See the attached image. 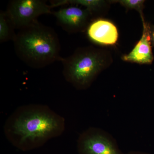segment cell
Wrapping results in <instances>:
<instances>
[{"instance_id": "6da1fadb", "label": "cell", "mask_w": 154, "mask_h": 154, "mask_svg": "<svg viewBox=\"0 0 154 154\" xmlns=\"http://www.w3.org/2000/svg\"><path fill=\"white\" fill-rule=\"evenodd\" d=\"M65 127V119L47 105L30 104L20 106L13 112L5 122L4 131L12 145L27 152L59 137Z\"/></svg>"}, {"instance_id": "7a4b0ae2", "label": "cell", "mask_w": 154, "mask_h": 154, "mask_svg": "<svg viewBox=\"0 0 154 154\" xmlns=\"http://www.w3.org/2000/svg\"><path fill=\"white\" fill-rule=\"evenodd\" d=\"M13 42L17 56L30 67L42 68L62 60L57 34L38 21L19 30Z\"/></svg>"}, {"instance_id": "3957f363", "label": "cell", "mask_w": 154, "mask_h": 154, "mask_svg": "<svg viewBox=\"0 0 154 154\" xmlns=\"http://www.w3.org/2000/svg\"><path fill=\"white\" fill-rule=\"evenodd\" d=\"M63 74L66 82L78 90H85L113 62L109 51L92 46L79 48L63 58Z\"/></svg>"}, {"instance_id": "277c9868", "label": "cell", "mask_w": 154, "mask_h": 154, "mask_svg": "<svg viewBox=\"0 0 154 154\" xmlns=\"http://www.w3.org/2000/svg\"><path fill=\"white\" fill-rule=\"evenodd\" d=\"M50 5L41 0H13L5 11L15 29L21 30L37 22L43 14H52Z\"/></svg>"}, {"instance_id": "5b68a950", "label": "cell", "mask_w": 154, "mask_h": 154, "mask_svg": "<svg viewBox=\"0 0 154 154\" xmlns=\"http://www.w3.org/2000/svg\"><path fill=\"white\" fill-rule=\"evenodd\" d=\"M77 148L79 154H124L109 133L96 127L88 128L80 135Z\"/></svg>"}, {"instance_id": "8992f818", "label": "cell", "mask_w": 154, "mask_h": 154, "mask_svg": "<svg viewBox=\"0 0 154 154\" xmlns=\"http://www.w3.org/2000/svg\"><path fill=\"white\" fill-rule=\"evenodd\" d=\"M52 14L63 30L69 33H76L88 28L92 13L87 9L71 6L53 12Z\"/></svg>"}, {"instance_id": "52a82bcc", "label": "cell", "mask_w": 154, "mask_h": 154, "mask_svg": "<svg viewBox=\"0 0 154 154\" xmlns=\"http://www.w3.org/2000/svg\"><path fill=\"white\" fill-rule=\"evenodd\" d=\"M143 23L142 35L139 41L130 52L122 56L124 61L139 64H151L154 59L152 51L150 28V24L146 22L144 16L141 17Z\"/></svg>"}, {"instance_id": "ba28073f", "label": "cell", "mask_w": 154, "mask_h": 154, "mask_svg": "<svg viewBox=\"0 0 154 154\" xmlns=\"http://www.w3.org/2000/svg\"><path fill=\"white\" fill-rule=\"evenodd\" d=\"M87 33L91 41L102 45H113L119 37L116 26L111 21L104 19H96L91 22L88 26Z\"/></svg>"}, {"instance_id": "9c48e42d", "label": "cell", "mask_w": 154, "mask_h": 154, "mask_svg": "<svg viewBox=\"0 0 154 154\" xmlns=\"http://www.w3.org/2000/svg\"><path fill=\"white\" fill-rule=\"evenodd\" d=\"M66 5H80L85 7L91 13L99 11L106 5V2L101 0H60L51 2V8Z\"/></svg>"}, {"instance_id": "30bf717a", "label": "cell", "mask_w": 154, "mask_h": 154, "mask_svg": "<svg viewBox=\"0 0 154 154\" xmlns=\"http://www.w3.org/2000/svg\"><path fill=\"white\" fill-rule=\"evenodd\" d=\"M15 28L12 25L5 12L1 11L0 13V42L1 43L14 40L16 34Z\"/></svg>"}, {"instance_id": "8fae6325", "label": "cell", "mask_w": 154, "mask_h": 154, "mask_svg": "<svg viewBox=\"0 0 154 154\" xmlns=\"http://www.w3.org/2000/svg\"><path fill=\"white\" fill-rule=\"evenodd\" d=\"M116 2L127 9H134L139 13L140 17L143 16V10L145 1L144 0H120Z\"/></svg>"}, {"instance_id": "7c38bea8", "label": "cell", "mask_w": 154, "mask_h": 154, "mask_svg": "<svg viewBox=\"0 0 154 154\" xmlns=\"http://www.w3.org/2000/svg\"><path fill=\"white\" fill-rule=\"evenodd\" d=\"M150 33L151 40L152 46L154 47V25H150Z\"/></svg>"}, {"instance_id": "4fadbf2b", "label": "cell", "mask_w": 154, "mask_h": 154, "mask_svg": "<svg viewBox=\"0 0 154 154\" xmlns=\"http://www.w3.org/2000/svg\"><path fill=\"white\" fill-rule=\"evenodd\" d=\"M127 154H149L144 152L139 151H131Z\"/></svg>"}]
</instances>
